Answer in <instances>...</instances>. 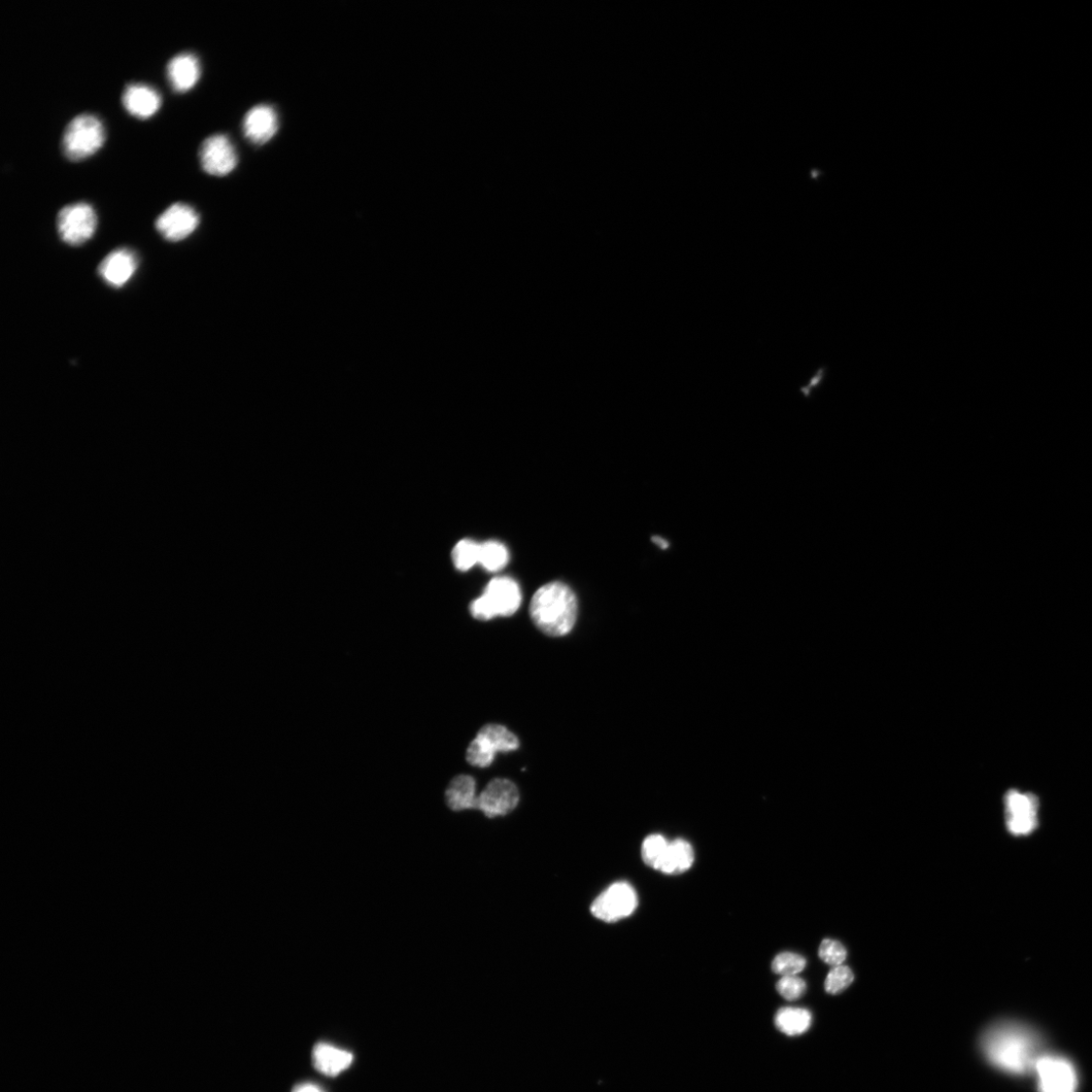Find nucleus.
Wrapping results in <instances>:
<instances>
[{
	"mask_svg": "<svg viewBox=\"0 0 1092 1092\" xmlns=\"http://www.w3.org/2000/svg\"><path fill=\"white\" fill-rule=\"evenodd\" d=\"M1034 1072L1038 1078L1039 1092H1076V1070L1065 1058L1044 1054Z\"/></svg>",
	"mask_w": 1092,
	"mask_h": 1092,
	"instance_id": "obj_8",
	"label": "nucleus"
},
{
	"mask_svg": "<svg viewBox=\"0 0 1092 1092\" xmlns=\"http://www.w3.org/2000/svg\"><path fill=\"white\" fill-rule=\"evenodd\" d=\"M519 747V739L500 725H487L477 733L466 750V761L479 768L489 767L497 753H508Z\"/></svg>",
	"mask_w": 1092,
	"mask_h": 1092,
	"instance_id": "obj_5",
	"label": "nucleus"
},
{
	"mask_svg": "<svg viewBox=\"0 0 1092 1092\" xmlns=\"http://www.w3.org/2000/svg\"><path fill=\"white\" fill-rule=\"evenodd\" d=\"M199 160L204 172L214 177H225L233 172L238 156L226 135L216 134L201 143Z\"/></svg>",
	"mask_w": 1092,
	"mask_h": 1092,
	"instance_id": "obj_10",
	"label": "nucleus"
},
{
	"mask_svg": "<svg viewBox=\"0 0 1092 1092\" xmlns=\"http://www.w3.org/2000/svg\"><path fill=\"white\" fill-rule=\"evenodd\" d=\"M122 101L130 115L141 120L149 119L161 107L159 92L144 83L128 84L123 92Z\"/></svg>",
	"mask_w": 1092,
	"mask_h": 1092,
	"instance_id": "obj_14",
	"label": "nucleus"
},
{
	"mask_svg": "<svg viewBox=\"0 0 1092 1092\" xmlns=\"http://www.w3.org/2000/svg\"><path fill=\"white\" fill-rule=\"evenodd\" d=\"M1006 821L1013 836H1027L1038 827V798L1032 793L1010 791L1005 797Z\"/></svg>",
	"mask_w": 1092,
	"mask_h": 1092,
	"instance_id": "obj_9",
	"label": "nucleus"
},
{
	"mask_svg": "<svg viewBox=\"0 0 1092 1092\" xmlns=\"http://www.w3.org/2000/svg\"><path fill=\"white\" fill-rule=\"evenodd\" d=\"M776 1027L788 1036L804 1034L811 1025V1014L807 1010L799 1008L781 1009L775 1016Z\"/></svg>",
	"mask_w": 1092,
	"mask_h": 1092,
	"instance_id": "obj_20",
	"label": "nucleus"
},
{
	"mask_svg": "<svg viewBox=\"0 0 1092 1092\" xmlns=\"http://www.w3.org/2000/svg\"><path fill=\"white\" fill-rule=\"evenodd\" d=\"M638 905L633 887L627 882H617L608 887L592 903L591 911L595 917L616 923L630 916Z\"/></svg>",
	"mask_w": 1092,
	"mask_h": 1092,
	"instance_id": "obj_7",
	"label": "nucleus"
},
{
	"mask_svg": "<svg viewBox=\"0 0 1092 1092\" xmlns=\"http://www.w3.org/2000/svg\"><path fill=\"white\" fill-rule=\"evenodd\" d=\"M138 265V256L133 250L119 248L101 261L98 275L109 286L121 289L134 277Z\"/></svg>",
	"mask_w": 1092,
	"mask_h": 1092,
	"instance_id": "obj_13",
	"label": "nucleus"
},
{
	"mask_svg": "<svg viewBox=\"0 0 1092 1092\" xmlns=\"http://www.w3.org/2000/svg\"><path fill=\"white\" fill-rule=\"evenodd\" d=\"M981 1049L989 1063L1013 1075L1034 1072L1044 1055L1038 1034L1013 1021H1003L988 1029L981 1039Z\"/></svg>",
	"mask_w": 1092,
	"mask_h": 1092,
	"instance_id": "obj_1",
	"label": "nucleus"
},
{
	"mask_svg": "<svg viewBox=\"0 0 1092 1092\" xmlns=\"http://www.w3.org/2000/svg\"><path fill=\"white\" fill-rule=\"evenodd\" d=\"M199 225L197 212L188 203L176 202L156 220L155 227L169 243H180L191 236Z\"/></svg>",
	"mask_w": 1092,
	"mask_h": 1092,
	"instance_id": "obj_11",
	"label": "nucleus"
},
{
	"mask_svg": "<svg viewBox=\"0 0 1092 1092\" xmlns=\"http://www.w3.org/2000/svg\"><path fill=\"white\" fill-rule=\"evenodd\" d=\"M852 981H854V974L848 967L844 965L833 967L826 979V991L831 995L840 994Z\"/></svg>",
	"mask_w": 1092,
	"mask_h": 1092,
	"instance_id": "obj_25",
	"label": "nucleus"
},
{
	"mask_svg": "<svg viewBox=\"0 0 1092 1092\" xmlns=\"http://www.w3.org/2000/svg\"><path fill=\"white\" fill-rule=\"evenodd\" d=\"M477 797L475 781L468 775H460L452 780L446 793L447 803L452 810L476 809Z\"/></svg>",
	"mask_w": 1092,
	"mask_h": 1092,
	"instance_id": "obj_18",
	"label": "nucleus"
},
{
	"mask_svg": "<svg viewBox=\"0 0 1092 1092\" xmlns=\"http://www.w3.org/2000/svg\"><path fill=\"white\" fill-rule=\"evenodd\" d=\"M694 859V849L690 843L678 839L670 842L659 871L669 875L684 873L692 867Z\"/></svg>",
	"mask_w": 1092,
	"mask_h": 1092,
	"instance_id": "obj_19",
	"label": "nucleus"
},
{
	"mask_svg": "<svg viewBox=\"0 0 1092 1092\" xmlns=\"http://www.w3.org/2000/svg\"><path fill=\"white\" fill-rule=\"evenodd\" d=\"M670 842L661 835L648 836L642 843L641 856L647 866L660 870Z\"/></svg>",
	"mask_w": 1092,
	"mask_h": 1092,
	"instance_id": "obj_21",
	"label": "nucleus"
},
{
	"mask_svg": "<svg viewBox=\"0 0 1092 1092\" xmlns=\"http://www.w3.org/2000/svg\"><path fill=\"white\" fill-rule=\"evenodd\" d=\"M519 803V792L517 785L508 779L497 778L477 797L476 809L493 818L514 811Z\"/></svg>",
	"mask_w": 1092,
	"mask_h": 1092,
	"instance_id": "obj_12",
	"label": "nucleus"
},
{
	"mask_svg": "<svg viewBox=\"0 0 1092 1092\" xmlns=\"http://www.w3.org/2000/svg\"><path fill=\"white\" fill-rule=\"evenodd\" d=\"M293 1092H325L320 1086L314 1083H300L298 1084Z\"/></svg>",
	"mask_w": 1092,
	"mask_h": 1092,
	"instance_id": "obj_28",
	"label": "nucleus"
},
{
	"mask_svg": "<svg viewBox=\"0 0 1092 1092\" xmlns=\"http://www.w3.org/2000/svg\"><path fill=\"white\" fill-rule=\"evenodd\" d=\"M509 562V553L506 546L499 541H487L481 544L480 564L491 573L504 569Z\"/></svg>",
	"mask_w": 1092,
	"mask_h": 1092,
	"instance_id": "obj_22",
	"label": "nucleus"
},
{
	"mask_svg": "<svg viewBox=\"0 0 1092 1092\" xmlns=\"http://www.w3.org/2000/svg\"><path fill=\"white\" fill-rule=\"evenodd\" d=\"M805 966L806 961L802 956L792 952L777 955L772 962V970L782 977L798 975Z\"/></svg>",
	"mask_w": 1092,
	"mask_h": 1092,
	"instance_id": "obj_24",
	"label": "nucleus"
},
{
	"mask_svg": "<svg viewBox=\"0 0 1092 1092\" xmlns=\"http://www.w3.org/2000/svg\"><path fill=\"white\" fill-rule=\"evenodd\" d=\"M312 1060L316 1070L334 1077L351 1067L354 1055L330 1044L318 1043L313 1049Z\"/></svg>",
	"mask_w": 1092,
	"mask_h": 1092,
	"instance_id": "obj_17",
	"label": "nucleus"
},
{
	"mask_svg": "<svg viewBox=\"0 0 1092 1092\" xmlns=\"http://www.w3.org/2000/svg\"><path fill=\"white\" fill-rule=\"evenodd\" d=\"M278 129V114L270 106H256L245 118V135L250 142L257 145L264 144L272 139Z\"/></svg>",
	"mask_w": 1092,
	"mask_h": 1092,
	"instance_id": "obj_15",
	"label": "nucleus"
},
{
	"mask_svg": "<svg viewBox=\"0 0 1092 1092\" xmlns=\"http://www.w3.org/2000/svg\"><path fill=\"white\" fill-rule=\"evenodd\" d=\"M521 601L518 582L509 576H497L491 579L484 594L470 603L469 611L476 621L488 622L498 617L514 616Z\"/></svg>",
	"mask_w": 1092,
	"mask_h": 1092,
	"instance_id": "obj_3",
	"label": "nucleus"
},
{
	"mask_svg": "<svg viewBox=\"0 0 1092 1092\" xmlns=\"http://www.w3.org/2000/svg\"><path fill=\"white\" fill-rule=\"evenodd\" d=\"M529 612L533 624L541 632L553 637L565 636L576 622L577 601L569 586L553 582L536 591Z\"/></svg>",
	"mask_w": 1092,
	"mask_h": 1092,
	"instance_id": "obj_2",
	"label": "nucleus"
},
{
	"mask_svg": "<svg viewBox=\"0 0 1092 1092\" xmlns=\"http://www.w3.org/2000/svg\"><path fill=\"white\" fill-rule=\"evenodd\" d=\"M105 140L104 124L94 115L82 114L66 126L62 136V150L68 159L81 161L97 152Z\"/></svg>",
	"mask_w": 1092,
	"mask_h": 1092,
	"instance_id": "obj_4",
	"label": "nucleus"
},
{
	"mask_svg": "<svg viewBox=\"0 0 1092 1092\" xmlns=\"http://www.w3.org/2000/svg\"><path fill=\"white\" fill-rule=\"evenodd\" d=\"M200 63L191 53H181L170 59L167 64V79L177 92L191 89L200 78Z\"/></svg>",
	"mask_w": 1092,
	"mask_h": 1092,
	"instance_id": "obj_16",
	"label": "nucleus"
},
{
	"mask_svg": "<svg viewBox=\"0 0 1092 1092\" xmlns=\"http://www.w3.org/2000/svg\"><path fill=\"white\" fill-rule=\"evenodd\" d=\"M96 227V213L91 204L84 201L68 204L57 216L61 241L71 246H81L90 241Z\"/></svg>",
	"mask_w": 1092,
	"mask_h": 1092,
	"instance_id": "obj_6",
	"label": "nucleus"
},
{
	"mask_svg": "<svg viewBox=\"0 0 1092 1092\" xmlns=\"http://www.w3.org/2000/svg\"><path fill=\"white\" fill-rule=\"evenodd\" d=\"M777 991L785 1000L796 1001L806 992V983L797 975L781 977L777 983Z\"/></svg>",
	"mask_w": 1092,
	"mask_h": 1092,
	"instance_id": "obj_26",
	"label": "nucleus"
},
{
	"mask_svg": "<svg viewBox=\"0 0 1092 1092\" xmlns=\"http://www.w3.org/2000/svg\"><path fill=\"white\" fill-rule=\"evenodd\" d=\"M481 544L471 540L463 539L453 551V561L456 568L466 572L477 563H480Z\"/></svg>",
	"mask_w": 1092,
	"mask_h": 1092,
	"instance_id": "obj_23",
	"label": "nucleus"
},
{
	"mask_svg": "<svg viewBox=\"0 0 1092 1092\" xmlns=\"http://www.w3.org/2000/svg\"><path fill=\"white\" fill-rule=\"evenodd\" d=\"M819 957L829 965L836 967L843 965L846 959V950L838 941L825 940L819 947Z\"/></svg>",
	"mask_w": 1092,
	"mask_h": 1092,
	"instance_id": "obj_27",
	"label": "nucleus"
}]
</instances>
